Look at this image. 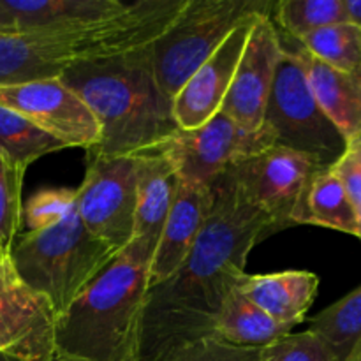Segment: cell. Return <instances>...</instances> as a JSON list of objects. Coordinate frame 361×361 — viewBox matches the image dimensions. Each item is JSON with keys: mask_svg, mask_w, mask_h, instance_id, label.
<instances>
[{"mask_svg": "<svg viewBox=\"0 0 361 361\" xmlns=\"http://www.w3.org/2000/svg\"><path fill=\"white\" fill-rule=\"evenodd\" d=\"M214 187V212L185 263L148 288L140 361H169L187 345L214 337L224 300L245 275L247 256L271 235L270 219L238 192L228 173Z\"/></svg>", "mask_w": 361, "mask_h": 361, "instance_id": "1", "label": "cell"}, {"mask_svg": "<svg viewBox=\"0 0 361 361\" xmlns=\"http://www.w3.org/2000/svg\"><path fill=\"white\" fill-rule=\"evenodd\" d=\"M60 78L83 99L101 127V141L87 152L134 157L180 130L173 101L155 78L150 46L76 63Z\"/></svg>", "mask_w": 361, "mask_h": 361, "instance_id": "2", "label": "cell"}, {"mask_svg": "<svg viewBox=\"0 0 361 361\" xmlns=\"http://www.w3.org/2000/svg\"><path fill=\"white\" fill-rule=\"evenodd\" d=\"M150 267L118 252L56 317V351L88 361H140Z\"/></svg>", "mask_w": 361, "mask_h": 361, "instance_id": "3", "label": "cell"}, {"mask_svg": "<svg viewBox=\"0 0 361 361\" xmlns=\"http://www.w3.org/2000/svg\"><path fill=\"white\" fill-rule=\"evenodd\" d=\"M116 254L85 228L74 203L59 222L21 235L11 259L25 284L46 296L59 317Z\"/></svg>", "mask_w": 361, "mask_h": 361, "instance_id": "4", "label": "cell"}, {"mask_svg": "<svg viewBox=\"0 0 361 361\" xmlns=\"http://www.w3.org/2000/svg\"><path fill=\"white\" fill-rule=\"evenodd\" d=\"M270 0H187L150 44L159 87L175 101L187 81L249 18L271 14Z\"/></svg>", "mask_w": 361, "mask_h": 361, "instance_id": "5", "label": "cell"}, {"mask_svg": "<svg viewBox=\"0 0 361 361\" xmlns=\"http://www.w3.org/2000/svg\"><path fill=\"white\" fill-rule=\"evenodd\" d=\"M281 46V62L263 126L275 136V145L310 155L324 168H334L344 155L349 140L317 104L295 53L282 41Z\"/></svg>", "mask_w": 361, "mask_h": 361, "instance_id": "6", "label": "cell"}, {"mask_svg": "<svg viewBox=\"0 0 361 361\" xmlns=\"http://www.w3.org/2000/svg\"><path fill=\"white\" fill-rule=\"evenodd\" d=\"M274 145L275 136L268 127L249 130L219 111L197 129H180L152 150L175 166L180 180L214 187L233 166Z\"/></svg>", "mask_w": 361, "mask_h": 361, "instance_id": "7", "label": "cell"}, {"mask_svg": "<svg viewBox=\"0 0 361 361\" xmlns=\"http://www.w3.org/2000/svg\"><path fill=\"white\" fill-rule=\"evenodd\" d=\"M87 154V173L76 189L78 215L92 235L122 252L134 235L137 159Z\"/></svg>", "mask_w": 361, "mask_h": 361, "instance_id": "8", "label": "cell"}, {"mask_svg": "<svg viewBox=\"0 0 361 361\" xmlns=\"http://www.w3.org/2000/svg\"><path fill=\"white\" fill-rule=\"evenodd\" d=\"M323 168L310 155L274 145L226 173L238 192L270 219L271 235H275L293 226V214L307 183Z\"/></svg>", "mask_w": 361, "mask_h": 361, "instance_id": "9", "label": "cell"}, {"mask_svg": "<svg viewBox=\"0 0 361 361\" xmlns=\"http://www.w3.org/2000/svg\"><path fill=\"white\" fill-rule=\"evenodd\" d=\"M56 312L28 288L13 259L0 263V361H49L56 355Z\"/></svg>", "mask_w": 361, "mask_h": 361, "instance_id": "10", "label": "cell"}, {"mask_svg": "<svg viewBox=\"0 0 361 361\" xmlns=\"http://www.w3.org/2000/svg\"><path fill=\"white\" fill-rule=\"evenodd\" d=\"M0 106L21 113L69 148L90 150L101 141L94 113L62 78L0 87Z\"/></svg>", "mask_w": 361, "mask_h": 361, "instance_id": "11", "label": "cell"}, {"mask_svg": "<svg viewBox=\"0 0 361 361\" xmlns=\"http://www.w3.org/2000/svg\"><path fill=\"white\" fill-rule=\"evenodd\" d=\"M282 46L271 14L254 21L221 111L249 130L263 129Z\"/></svg>", "mask_w": 361, "mask_h": 361, "instance_id": "12", "label": "cell"}, {"mask_svg": "<svg viewBox=\"0 0 361 361\" xmlns=\"http://www.w3.org/2000/svg\"><path fill=\"white\" fill-rule=\"evenodd\" d=\"M257 18L243 21L176 95L173 111L180 129H197L221 111Z\"/></svg>", "mask_w": 361, "mask_h": 361, "instance_id": "13", "label": "cell"}, {"mask_svg": "<svg viewBox=\"0 0 361 361\" xmlns=\"http://www.w3.org/2000/svg\"><path fill=\"white\" fill-rule=\"evenodd\" d=\"M137 159V197L134 215V235L123 252L150 267L157 250L162 229L169 217L180 176L175 166L154 150L134 155Z\"/></svg>", "mask_w": 361, "mask_h": 361, "instance_id": "14", "label": "cell"}, {"mask_svg": "<svg viewBox=\"0 0 361 361\" xmlns=\"http://www.w3.org/2000/svg\"><path fill=\"white\" fill-rule=\"evenodd\" d=\"M215 187L180 180L178 192L150 263V288L176 274L196 245L215 207Z\"/></svg>", "mask_w": 361, "mask_h": 361, "instance_id": "15", "label": "cell"}, {"mask_svg": "<svg viewBox=\"0 0 361 361\" xmlns=\"http://www.w3.org/2000/svg\"><path fill=\"white\" fill-rule=\"evenodd\" d=\"M279 30V28H277ZM281 41L303 66L317 104L348 140L361 133V76L342 73L316 59L298 39L279 30Z\"/></svg>", "mask_w": 361, "mask_h": 361, "instance_id": "16", "label": "cell"}, {"mask_svg": "<svg viewBox=\"0 0 361 361\" xmlns=\"http://www.w3.org/2000/svg\"><path fill=\"white\" fill-rule=\"evenodd\" d=\"M238 289L277 323L295 328L305 321L319 289V279L310 271H279L249 275L238 282Z\"/></svg>", "mask_w": 361, "mask_h": 361, "instance_id": "17", "label": "cell"}, {"mask_svg": "<svg viewBox=\"0 0 361 361\" xmlns=\"http://www.w3.org/2000/svg\"><path fill=\"white\" fill-rule=\"evenodd\" d=\"M16 32L108 20L129 7L120 0H2Z\"/></svg>", "mask_w": 361, "mask_h": 361, "instance_id": "18", "label": "cell"}, {"mask_svg": "<svg viewBox=\"0 0 361 361\" xmlns=\"http://www.w3.org/2000/svg\"><path fill=\"white\" fill-rule=\"evenodd\" d=\"M309 224L358 236L360 228L349 194L334 168H323L309 180L293 214V226Z\"/></svg>", "mask_w": 361, "mask_h": 361, "instance_id": "19", "label": "cell"}, {"mask_svg": "<svg viewBox=\"0 0 361 361\" xmlns=\"http://www.w3.org/2000/svg\"><path fill=\"white\" fill-rule=\"evenodd\" d=\"M293 326L281 324L268 316L254 302H250L236 286L224 300L214 337L236 348L264 349L284 335L291 334Z\"/></svg>", "mask_w": 361, "mask_h": 361, "instance_id": "20", "label": "cell"}, {"mask_svg": "<svg viewBox=\"0 0 361 361\" xmlns=\"http://www.w3.org/2000/svg\"><path fill=\"white\" fill-rule=\"evenodd\" d=\"M69 148L63 141L46 133L32 120L14 109L0 106V154L27 171L28 166L48 155Z\"/></svg>", "mask_w": 361, "mask_h": 361, "instance_id": "21", "label": "cell"}, {"mask_svg": "<svg viewBox=\"0 0 361 361\" xmlns=\"http://www.w3.org/2000/svg\"><path fill=\"white\" fill-rule=\"evenodd\" d=\"M309 330L328 342L338 361L361 349V286L309 319Z\"/></svg>", "mask_w": 361, "mask_h": 361, "instance_id": "22", "label": "cell"}, {"mask_svg": "<svg viewBox=\"0 0 361 361\" xmlns=\"http://www.w3.org/2000/svg\"><path fill=\"white\" fill-rule=\"evenodd\" d=\"M271 20L279 30L300 41L319 28L345 23L348 16L344 0H281L275 2Z\"/></svg>", "mask_w": 361, "mask_h": 361, "instance_id": "23", "label": "cell"}, {"mask_svg": "<svg viewBox=\"0 0 361 361\" xmlns=\"http://www.w3.org/2000/svg\"><path fill=\"white\" fill-rule=\"evenodd\" d=\"M300 42L328 66L361 76V28L356 25L349 21L330 25L305 35Z\"/></svg>", "mask_w": 361, "mask_h": 361, "instance_id": "24", "label": "cell"}, {"mask_svg": "<svg viewBox=\"0 0 361 361\" xmlns=\"http://www.w3.org/2000/svg\"><path fill=\"white\" fill-rule=\"evenodd\" d=\"M23 169L14 166L0 154V250L11 256L23 224Z\"/></svg>", "mask_w": 361, "mask_h": 361, "instance_id": "25", "label": "cell"}, {"mask_svg": "<svg viewBox=\"0 0 361 361\" xmlns=\"http://www.w3.org/2000/svg\"><path fill=\"white\" fill-rule=\"evenodd\" d=\"M261 361H338L334 349L312 330L288 334L261 349Z\"/></svg>", "mask_w": 361, "mask_h": 361, "instance_id": "26", "label": "cell"}, {"mask_svg": "<svg viewBox=\"0 0 361 361\" xmlns=\"http://www.w3.org/2000/svg\"><path fill=\"white\" fill-rule=\"evenodd\" d=\"M76 203V189H42L28 200L23 219L28 231H37L59 222Z\"/></svg>", "mask_w": 361, "mask_h": 361, "instance_id": "27", "label": "cell"}, {"mask_svg": "<svg viewBox=\"0 0 361 361\" xmlns=\"http://www.w3.org/2000/svg\"><path fill=\"white\" fill-rule=\"evenodd\" d=\"M169 361H261V349L236 348L215 337H207L183 348Z\"/></svg>", "mask_w": 361, "mask_h": 361, "instance_id": "28", "label": "cell"}, {"mask_svg": "<svg viewBox=\"0 0 361 361\" xmlns=\"http://www.w3.org/2000/svg\"><path fill=\"white\" fill-rule=\"evenodd\" d=\"M334 171L341 176L348 190L356 219H358L361 240V134L349 140L344 155L334 166Z\"/></svg>", "mask_w": 361, "mask_h": 361, "instance_id": "29", "label": "cell"}, {"mask_svg": "<svg viewBox=\"0 0 361 361\" xmlns=\"http://www.w3.org/2000/svg\"><path fill=\"white\" fill-rule=\"evenodd\" d=\"M344 7L349 23L361 28V0H344Z\"/></svg>", "mask_w": 361, "mask_h": 361, "instance_id": "30", "label": "cell"}, {"mask_svg": "<svg viewBox=\"0 0 361 361\" xmlns=\"http://www.w3.org/2000/svg\"><path fill=\"white\" fill-rule=\"evenodd\" d=\"M0 32H16L9 13H7L6 7L2 6V0H0Z\"/></svg>", "mask_w": 361, "mask_h": 361, "instance_id": "31", "label": "cell"}, {"mask_svg": "<svg viewBox=\"0 0 361 361\" xmlns=\"http://www.w3.org/2000/svg\"><path fill=\"white\" fill-rule=\"evenodd\" d=\"M49 361H88V360H83V358H78V356H71V355H66V353H60L56 351V355L53 356Z\"/></svg>", "mask_w": 361, "mask_h": 361, "instance_id": "32", "label": "cell"}, {"mask_svg": "<svg viewBox=\"0 0 361 361\" xmlns=\"http://www.w3.org/2000/svg\"><path fill=\"white\" fill-rule=\"evenodd\" d=\"M345 361H361V349H360V351H356L355 355L351 356V358H348Z\"/></svg>", "mask_w": 361, "mask_h": 361, "instance_id": "33", "label": "cell"}, {"mask_svg": "<svg viewBox=\"0 0 361 361\" xmlns=\"http://www.w3.org/2000/svg\"><path fill=\"white\" fill-rule=\"evenodd\" d=\"M6 257H9V256H6V254H4V252H2V250H0V263H2V261H4V259H6Z\"/></svg>", "mask_w": 361, "mask_h": 361, "instance_id": "34", "label": "cell"}, {"mask_svg": "<svg viewBox=\"0 0 361 361\" xmlns=\"http://www.w3.org/2000/svg\"><path fill=\"white\" fill-rule=\"evenodd\" d=\"M360 134H361V133H360Z\"/></svg>", "mask_w": 361, "mask_h": 361, "instance_id": "35", "label": "cell"}]
</instances>
